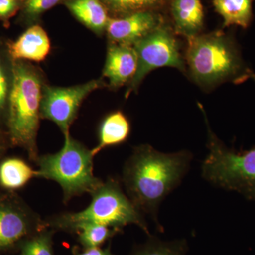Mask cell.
<instances>
[{
  "mask_svg": "<svg viewBox=\"0 0 255 255\" xmlns=\"http://www.w3.org/2000/svg\"><path fill=\"white\" fill-rule=\"evenodd\" d=\"M191 158L187 151L166 154L149 145L135 147L123 171L124 186L133 205L153 215L157 223L159 204L181 182Z\"/></svg>",
  "mask_w": 255,
  "mask_h": 255,
  "instance_id": "obj_1",
  "label": "cell"
},
{
  "mask_svg": "<svg viewBox=\"0 0 255 255\" xmlns=\"http://www.w3.org/2000/svg\"><path fill=\"white\" fill-rule=\"evenodd\" d=\"M46 84L43 70L31 62L14 60V80L10 95L6 132L11 147L27 152L30 160L38 157L37 135L41 103Z\"/></svg>",
  "mask_w": 255,
  "mask_h": 255,
  "instance_id": "obj_2",
  "label": "cell"
},
{
  "mask_svg": "<svg viewBox=\"0 0 255 255\" xmlns=\"http://www.w3.org/2000/svg\"><path fill=\"white\" fill-rule=\"evenodd\" d=\"M91 203L79 212L63 213L46 221L48 227L65 232L76 233L86 225L101 224L122 229L135 224L149 234L141 212L124 194L120 183L110 178L92 193Z\"/></svg>",
  "mask_w": 255,
  "mask_h": 255,
  "instance_id": "obj_3",
  "label": "cell"
},
{
  "mask_svg": "<svg viewBox=\"0 0 255 255\" xmlns=\"http://www.w3.org/2000/svg\"><path fill=\"white\" fill-rule=\"evenodd\" d=\"M186 60L191 78L204 87L222 82H241L249 78L233 40L221 31L187 39Z\"/></svg>",
  "mask_w": 255,
  "mask_h": 255,
  "instance_id": "obj_4",
  "label": "cell"
},
{
  "mask_svg": "<svg viewBox=\"0 0 255 255\" xmlns=\"http://www.w3.org/2000/svg\"><path fill=\"white\" fill-rule=\"evenodd\" d=\"M61 150L54 154L38 157L37 178L50 179L59 184L63 191V199L68 202L75 196L85 193L91 194L103 181L94 174L92 150L74 139L70 134L65 135Z\"/></svg>",
  "mask_w": 255,
  "mask_h": 255,
  "instance_id": "obj_5",
  "label": "cell"
},
{
  "mask_svg": "<svg viewBox=\"0 0 255 255\" xmlns=\"http://www.w3.org/2000/svg\"><path fill=\"white\" fill-rule=\"evenodd\" d=\"M205 120L209 152L203 163V177L255 203V147L243 152L228 148L211 130L206 117Z\"/></svg>",
  "mask_w": 255,
  "mask_h": 255,
  "instance_id": "obj_6",
  "label": "cell"
},
{
  "mask_svg": "<svg viewBox=\"0 0 255 255\" xmlns=\"http://www.w3.org/2000/svg\"><path fill=\"white\" fill-rule=\"evenodd\" d=\"M175 34L163 22L132 46L137 54V68L135 76L128 85L126 97L136 92L145 77L156 69L170 67L185 72V61Z\"/></svg>",
  "mask_w": 255,
  "mask_h": 255,
  "instance_id": "obj_7",
  "label": "cell"
},
{
  "mask_svg": "<svg viewBox=\"0 0 255 255\" xmlns=\"http://www.w3.org/2000/svg\"><path fill=\"white\" fill-rule=\"evenodd\" d=\"M106 86L107 83L102 78L66 87L51 86L46 83L40 110L41 119L56 124L65 136L70 133V128L78 117L84 100L95 90Z\"/></svg>",
  "mask_w": 255,
  "mask_h": 255,
  "instance_id": "obj_8",
  "label": "cell"
},
{
  "mask_svg": "<svg viewBox=\"0 0 255 255\" xmlns=\"http://www.w3.org/2000/svg\"><path fill=\"white\" fill-rule=\"evenodd\" d=\"M46 228V221L12 191L0 194V253Z\"/></svg>",
  "mask_w": 255,
  "mask_h": 255,
  "instance_id": "obj_9",
  "label": "cell"
},
{
  "mask_svg": "<svg viewBox=\"0 0 255 255\" xmlns=\"http://www.w3.org/2000/svg\"><path fill=\"white\" fill-rule=\"evenodd\" d=\"M163 22V18L155 11H140L110 17L105 33L109 43L133 46Z\"/></svg>",
  "mask_w": 255,
  "mask_h": 255,
  "instance_id": "obj_10",
  "label": "cell"
},
{
  "mask_svg": "<svg viewBox=\"0 0 255 255\" xmlns=\"http://www.w3.org/2000/svg\"><path fill=\"white\" fill-rule=\"evenodd\" d=\"M137 54L133 47L109 43L102 78L107 79V86L117 90L128 85L136 73Z\"/></svg>",
  "mask_w": 255,
  "mask_h": 255,
  "instance_id": "obj_11",
  "label": "cell"
},
{
  "mask_svg": "<svg viewBox=\"0 0 255 255\" xmlns=\"http://www.w3.org/2000/svg\"><path fill=\"white\" fill-rule=\"evenodd\" d=\"M7 47L14 60L41 63L51 50L49 36L41 25H32L15 41L7 40Z\"/></svg>",
  "mask_w": 255,
  "mask_h": 255,
  "instance_id": "obj_12",
  "label": "cell"
},
{
  "mask_svg": "<svg viewBox=\"0 0 255 255\" xmlns=\"http://www.w3.org/2000/svg\"><path fill=\"white\" fill-rule=\"evenodd\" d=\"M171 13L176 34L187 39L200 34L204 23L201 0H173Z\"/></svg>",
  "mask_w": 255,
  "mask_h": 255,
  "instance_id": "obj_13",
  "label": "cell"
},
{
  "mask_svg": "<svg viewBox=\"0 0 255 255\" xmlns=\"http://www.w3.org/2000/svg\"><path fill=\"white\" fill-rule=\"evenodd\" d=\"M64 4L74 17L95 34H105L110 17L101 0H66Z\"/></svg>",
  "mask_w": 255,
  "mask_h": 255,
  "instance_id": "obj_14",
  "label": "cell"
},
{
  "mask_svg": "<svg viewBox=\"0 0 255 255\" xmlns=\"http://www.w3.org/2000/svg\"><path fill=\"white\" fill-rule=\"evenodd\" d=\"M130 132V124L127 116L116 111L106 116L99 128L98 144L92 150L95 156L106 147L120 145L127 141Z\"/></svg>",
  "mask_w": 255,
  "mask_h": 255,
  "instance_id": "obj_15",
  "label": "cell"
},
{
  "mask_svg": "<svg viewBox=\"0 0 255 255\" xmlns=\"http://www.w3.org/2000/svg\"><path fill=\"white\" fill-rule=\"evenodd\" d=\"M37 175V170L18 157H7L0 162V187L6 190L21 189Z\"/></svg>",
  "mask_w": 255,
  "mask_h": 255,
  "instance_id": "obj_16",
  "label": "cell"
},
{
  "mask_svg": "<svg viewBox=\"0 0 255 255\" xmlns=\"http://www.w3.org/2000/svg\"><path fill=\"white\" fill-rule=\"evenodd\" d=\"M14 80V60L9 54L7 40L0 38V128L5 131Z\"/></svg>",
  "mask_w": 255,
  "mask_h": 255,
  "instance_id": "obj_17",
  "label": "cell"
},
{
  "mask_svg": "<svg viewBox=\"0 0 255 255\" xmlns=\"http://www.w3.org/2000/svg\"><path fill=\"white\" fill-rule=\"evenodd\" d=\"M253 0H213L216 12L222 16L223 26L247 28L253 18Z\"/></svg>",
  "mask_w": 255,
  "mask_h": 255,
  "instance_id": "obj_18",
  "label": "cell"
},
{
  "mask_svg": "<svg viewBox=\"0 0 255 255\" xmlns=\"http://www.w3.org/2000/svg\"><path fill=\"white\" fill-rule=\"evenodd\" d=\"M109 14L114 17L140 11H155L164 6L168 0H101Z\"/></svg>",
  "mask_w": 255,
  "mask_h": 255,
  "instance_id": "obj_19",
  "label": "cell"
},
{
  "mask_svg": "<svg viewBox=\"0 0 255 255\" xmlns=\"http://www.w3.org/2000/svg\"><path fill=\"white\" fill-rule=\"evenodd\" d=\"M122 232L119 228L110 227L105 225H86L77 232L78 241L84 248H99L107 240Z\"/></svg>",
  "mask_w": 255,
  "mask_h": 255,
  "instance_id": "obj_20",
  "label": "cell"
},
{
  "mask_svg": "<svg viewBox=\"0 0 255 255\" xmlns=\"http://www.w3.org/2000/svg\"><path fill=\"white\" fill-rule=\"evenodd\" d=\"M66 0H21L19 22L29 26L38 23L42 15Z\"/></svg>",
  "mask_w": 255,
  "mask_h": 255,
  "instance_id": "obj_21",
  "label": "cell"
},
{
  "mask_svg": "<svg viewBox=\"0 0 255 255\" xmlns=\"http://www.w3.org/2000/svg\"><path fill=\"white\" fill-rule=\"evenodd\" d=\"M55 231L48 228L32 235L20 244L19 255H54L53 236Z\"/></svg>",
  "mask_w": 255,
  "mask_h": 255,
  "instance_id": "obj_22",
  "label": "cell"
},
{
  "mask_svg": "<svg viewBox=\"0 0 255 255\" xmlns=\"http://www.w3.org/2000/svg\"><path fill=\"white\" fill-rule=\"evenodd\" d=\"M186 252L187 243L184 241L164 243L152 238L132 255H185Z\"/></svg>",
  "mask_w": 255,
  "mask_h": 255,
  "instance_id": "obj_23",
  "label": "cell"
},
{
  "mask_svg": "<svg viewBox=\"0 0 255 255\" xmlns=\"http://www.w3.org/2000/svg\"><path fill=\"white\" fill-rule=\"evenodd\" d=\"M20 7L21 0H0V21L6 26L10 18L19 11Z\"/></svg>",
  "mask_w": 255,
  "mask_h": 255,
  "instance_id": "obj_24",
  "label": "cell"
},
{
  "mask_svg": "<svg viewBox=\"0 0 255 255\" xmlns=\"http://www.w3.org/2000/svg\"><path fill=\"white\" fill-rule=\"evenodd\" d=\"M74 255H114L111 251L110 247L102 249L99 248H84L83 251H79L78 248H73Z\"/></svg>",
  "mask_w": 255,
  "mask_h": 255,
  "instance_id": "obj_25",
  "label": "cell"
},
{
  "mask_svg": "<svg viewBox=\"0 0 255 255\" xmlns=\"http://www.w3.org/2000/svg\"><path fill=\"white\" fill-rule=\"evenodd\" d=\"M10 147H11V145L7 133L5 130L0 128V159L4 157Z\"/></svg>",
  "mask_w": 255,
  "mask_h": 255,
  "instance_id": "obj_26",
  "label": "cell"
}]
</instances>
